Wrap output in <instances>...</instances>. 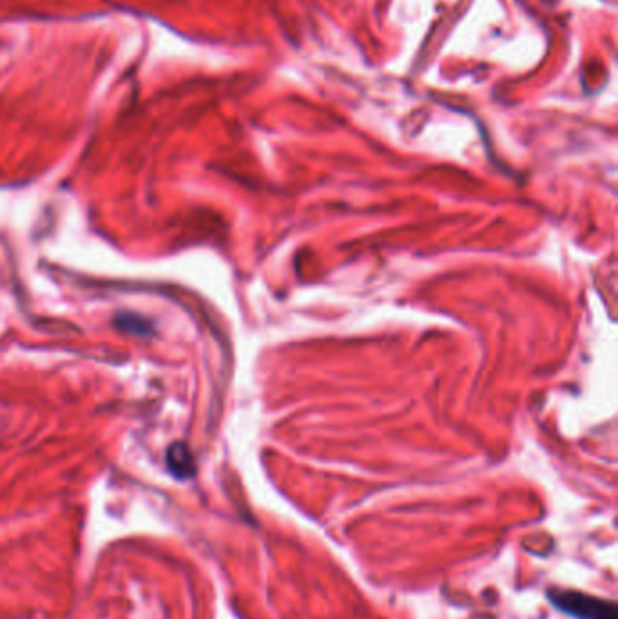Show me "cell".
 <instances>
[{
	"instance_id": "cell-1",
	"label": "cell",
	"mask_w": 618,
	"mask_h": 619,
	"mask_svg": "<svg viewBox=\"0 0 618 619\" xmlns=\"http://www.w3.org/2000/svg\"><path fill=\"white\" fill-rule=\"evenodd\" d=\"M548 598L559 610L575 619H618L616 605L602 598L577 591H550Z\"/></svg>"
},
{
	"instance_id": "cell-2",
	"label": "cell",
	"mask_w": 618,
	"mask_h": 619,
	"mask_svg": "<svg viewBox=\"0 0 618 619\" xmlns=\"http://www.w3.org/2000/svg\"><path fill=\"white\" fill-rule=\"evenodd\" d=\"M167 466H169L170 473L180 480L193 478L196 473L194 457L191 453V450L184 444V442H176V444H172L167 450Z\"/></svg>"
},
{
	"instance_id": "cell-3",
	"label": "cell",
	"mask_w": 618,
	"mask_h": 619,
	"mask_svg": "<svg viewBox=\"0 0 618 619\" xmlns=\"http://www.w3.org/2000/svg\"><path fill=\"white\" fill-rule=\"evenodd\" d=\"M115 323L120 330L132 333V335H151L153 333L151 323L137 314H120L115 319Z\"/></svg>"
}]
</instances>
